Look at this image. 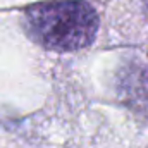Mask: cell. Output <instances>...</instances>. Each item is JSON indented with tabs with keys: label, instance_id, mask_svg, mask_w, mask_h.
I'll use <instances>...</instances> for the list:
<instances>
[{
	"label": "cell",
	"instance_id": "obj_2",
	"mask_svg": "<svg viewBox=\"0 0 148 148\" xmlns=\"http://www.w3.org/2000/svg\"><path fill=\"white\" fill-rule=\"evenodd\" d=\"M145 2H147V7H148V0H145Z\"/></svg>",
	"mask_w": 148,
	"mask_h": 148
},
{
	"label": "cell",
	"instance_id": "obj_1",
	"mask_svg": "<svg viewBox=\"0 0 148 148\" xmlns=\"http://www.w3.org/2000/svg\"><path fill=\"white\" fill-rule=\"evenodd\" d=\"M26 29L45 48L73 52L93 43L98 16L84 0L41 2L26 10Z\"/></svg>",
	"mask_w": 148,
	"mask_h": 148
}]
</instances>
